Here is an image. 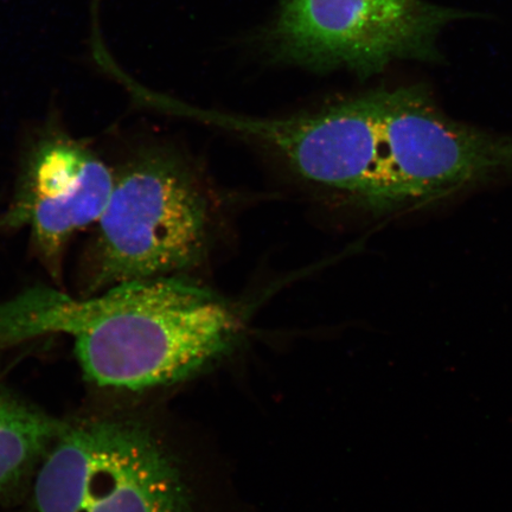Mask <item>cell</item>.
<instances>
[{
  "instance_id": "obj_1",
  "label": "cell",
  "mask_w": 512,
  "mask_h": 512,
  "mask_svg": "<svg viewBox=\"0 0 512 512\" xmlns=\"http://www.w3.org/2000/svg\"><path fill=\"white\" fill-rule=\"evenodd\" d=\"M239 326L227 300L171 275L83 299L56 291L46 316L47 335L73 339L86 380L131 392L197 373L230 348Z\"/></svg>"
},
{
  "instance_id": "obj_2",
  "label": "cell",
  "mask_w": 512,
  "mask_h": 512,
  "mask_svg": "<svg viewBox=\"0 0 512 512\" xmlns=\"http://www.w3.org/2000/svg\"><path fill=\"white\" fill-rule=\"evenodd\" d=\"M114 174L110 201L96 223L87 296L189 270L208 249V203L178 159L147 151Z\"/></svg>"
},
{
  "instance_id": "obj_3",
  "label": "cell",
  "mask_w": 512,
  "mask_h": 512,
  "mask_svg": "<svg viewBox=\"0 0 512 512\" xmlns=\"http://www.w3.org/2000/svg\"><path fill=\"white\" fill-rule=\"evenodd\" d=\"M29 512H191L177 466L143 426L64 424L32 478Z\"/></svg>"
},
{
  "instance_id": "obj_4",
  "label": "cell",
  "mask_w": 512,
  "mask_h": 512,
  "mask_svg": "<svg viewBox=\"0 0 512 512\" xmlns=\"http://www.w3.org/2000/svg\"><path fill=\"white\" fill-rule=\"evenodd\" d=\"M463 16L425 0H281L266 44L275 61L368 79L395 61L435 59L440 31Z\"/></svg>"
},
{
  "instance_id": "obj_5",
  "label": "cell",
  "mask_w": 512,
  "mask_h": 512,
  "mask_svg": "<svg viewBox=\"0 0 512 512\" xmlns=\"http://www.w3.org/2000/svg\"><path fill=\"white\" fill-rule=\"evenodd\" d=\"M381 213L425 206L512 172V137L448 118L424 89H383Z\"/></svg>"
},
{
  "instance_id": "obj_6",
  "label": "cell",
  "mask_w": 512,
  "mask_h": 512,
  "mask_svg": "<svg viewBox=\"0 0 512 512\" xmlns=\"http://www.w3.org/2000/svg\"><path fill=\"white\" fill-rule=\"evenodd\" d=\"M383 89L315 112L252 118L197 110L178 102L176 113L265 144L312 183L344 192L380 213L384 151Z\"/></svg>"
},
{
  "instance_id": "obj_7",
  "label": "cell",
  "mask_w": 512,
  "mask_h": 512,
  "mask_svg": "<svg viewBox=\"0 0 512 512\" xmlns=\"http://www.w3.org/2000/svg\"><path fill=\"white\" fill-rule=\"evenodd\" d=\"M114 178L85 143L60 131L46 133L23 160L0 230L28 228L38 258L51 277L60 278L69 242L99 222Z\"/></svg>"
},
{
  "instance_id": "obj_8",
  "label": "cell",
  "mask_w": 512,
  "mask_h": 512,
  "mask_svg": "<svg viewBox=\"0 0 512 512\" xmlns=\"http://www.w3.org/2000/svg\"><path fill=\"white\" fill-rule=\"evenodd\" d=\"M63 426L0 381V501L34 478Z\"/></svg>"
}]
</instances>
